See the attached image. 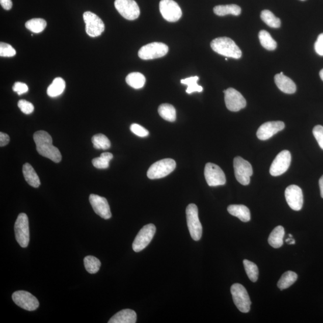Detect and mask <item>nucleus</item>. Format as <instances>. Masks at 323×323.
<instances>
[{
	"mask_svg": "<svg viewBox=\"0 0 323 323\" xmlns=\"http://www.w3.org/2000/svg\"><path fill=\"white\" fill-rule=\"evenodd\" d=\"M298 280V275L292 271H287L281 276L277 286L281 290L286 289L293 285Z\"/></svg>",
	"mask_w": 323,
	"mask_h": 323,
	"instance_id": "obj_29",
	"label": "nucleus"
},
{
	"mask_svg": "<svg viewBox=\"0 0 323 323\" xmlns=\"http://www.w3.org/2000/svg\"><path fill=\"white\" fill-rule=\"evenodd\" d=\"M259 39L261 45H262L264 49L268 50H274L276 49L277 47V42L273 39L271 34L266 32V31H260L259 34Z\"/></svg>",
	"mask_w": 323,
	"mask_h": 323,
	"instance_id": "obj_30",
	"label": "nucleus"
},
{
	"mask_svg": "<svg viewBox=\"0 0 323 323\" xmlns=\"http://www.w3.org/2000/svg\"><path fill=\"white\" fill-rule=\"evenodd\" d=\"M92 142L96 149H109L111 146V141L104 134L98 133L93 136Z\"/></svg>",
	"mask_w": 323,
	"mask_h": 323,
	"instance_id": "obj_33",
	"label": "nucleus"
},
{
	"mask_svg": "<svg viewBox=\"0 0 323 323\" xmlns=\"http://www.w3.org/2000/svg\"><path fill=\"white\" fill-rule=\"evenodd\" d=\"M289 237H290V238H292V237H293V235H292L290 234V235H289Z\"/></svg>",
	"mask_w": 323,
	"mask_h": 323,
	"instance_id": "obj_49",
	"label": "nucleus"
},
{
	"mask_svg": "<svg viewBox=\"0 0 323 323\" xmlns=\"http://www.w3.org/2000/svg\"><path fill=\"white\" fill-rule=\"evenodd\" d=\"M314 47L316 53L319 56H323V33L318 36Z\"/></svg>",
	"mask_w": 323,
	"mask_h": 323,
	"instance_id": "obj_43",
	"label": "nucleus"
},
{
	"mask_svg": "<svg viewBox=\"0 0 323 323\" xmlns=\"http://www.w3.org/2000/svg\"><path fill=\"white\" fill-rule=\"evenodd\" d=\"M156 226L153 224L145 225L140 230L132 244V249L134 252L139 253L146 248L155 234Z\"/></svg>",
	"mask_w": 323,
	"mask_h": 323,
	"instance_id": "obj_8",
	"label": "nucleus"
},
{
	"mask_svg": "<svg viewBox=\"0 0 323 323\" xmlns=\"http://www.w3.org/2000/svg\"><path fill=\"white\" fill-rule=\"evenodd\" d=\"M301 1H305V0H301Z\"/></svg>",
	"mask_w": 323,
	"mask_h": 323,
	"instance_id": "obj_50",
	"label": "nucleus"
},
{
	"mask_svg": "<svg viewBox=\"0 0 323 323\" xmlns=\"http://www.w3.org/2000/svg\"><path fill=\"white\" fill-rule=\"evenodd\" d=\"M260 18L267 25L271 28L278 29L281 26V20L275 16L273 12L268 10H264L261 12Z\"/></svg>",
	"mask_w": 323,
	"mask_h": 323,
	"instance_id": "obj_31",
	"label": "nucleus"
},
{
	"mask_svg": "<svg viewBox=\"0 0 323 323\" xmlns=\"http://www.w3.org/2000/svg\"><path fill=\"white\" fill-rule=\"evenodd\" d=\"M285 231L283 226H278L275 228L268 238V243L275 249L280 248L283 245Z\"/></svg>",
	"mask_w": 323,
	"mask_h": 323,
	"instance_id": "obj_24",
	"label": "nucleus"
},
{
	"mask_svg": "<svg viewBox=\"0 0 323 323\" xmlns=\"http://www.w3.org/2000/svg\"><path fill=\"white\" fill-rule=\"evenodd\" d=\"M10 142V137L8 134L0 132V146L4 147L8 145Z\"/></svg>",
	"mask_w": 323,
	"mask_h": 323,
	"instance_id": "obj_44",
	"label": "nucleus"
},
{
	"mask_svg": "<svg viewBox=\"0 0 323 323\" xmlns=\"http://www.w3.org/2000/svg\"><path fill=\"white\" fill-rule=\"evenodd\" d=\"M285 197L289 207L294 211H300L303 207L304 196L301 189L297 185H290L285 191Z\"/></svg>",
	"mask_w": 323,
	"mask_h": 323,
	"instance_id": "obj_17",
	"label": "nucleus"
},
{
	"mask_svg": "<svg viewBox=\"0 0 323 323\" xmlns=\"http://www.w3.org/2000/svg\"><path fill=\"white\" fill-rule=\"evenodd\" d=\"M115 6L120 14L126 19L135 20L140 15L139 5L134 0H115Z\"/></svg>",
	"mask_w": 323,
	"mask_h": 323,
	"instance_id": "obj_12",
	"label": "nucleus"
},
{
	"mask_svg": "<svg viewBox=\"0 0 323 323\" xmlns=\"http://www.w3.org/2000/svg\"><path fill=\"white\" fill-rule=\"evenodd\" d=\"M231 291L233 302L237 308L244 313L249 312L252 302L246 288L241 284L236 283L232 285Z\"/></svg>",
	"mask_w": 323,
	"mask_h": 323,
	"instance_id": "obj_5",
	"label": "nucleus"
},
{
	"mask_svg": "<svg viewBox=\"0 0 323 323\" xmlns=\"http://www.w3.org/2000/svg\"><path fill=\"white\" fill-rule=\"evenodd\" d=\"M33 138L37 152L40 155L48 158L54 163H60L62 160L60 151L53 145L52 139L49 133L39 130L34 133Z\"/></svg>",
	"mask_w": 323,
	"mask_h": 323,
	"instance_id": "obj_1",
	"label": "nucleus"
},
{
	"mask_svg": "<svg viewBox=\"0 0 323 323\" xmlns=\"http://www.w3.org/2000/svg\"><path fill=\"white\" fill-rule=\"evenodd\" d=\"M15 232L17 242L22 248L28 247L30 242V228L28 216L20 213L15 224Z\"/></svg>",
	"mask_w": 323,
	"mask_h": 323,
	"instance_id": "obj_6",
	"label": "nucleus"
},
{
	"mask_svg": "<svg viewBox=\"0 0 323 323\" xmlns=\"http://www.w3.org/2000/svg\"><path fill=\"white\" fill-rule=\"evenodd\" d=\"M65 88V82L63 78L57 77L54 79L52 83L47 88V94L50 97H57L64 92Z\"/></svg>",
	"mask_w": 323,
	"mask_h": 323,
	"instance_id": "obj_26",
	"label": "nucleus"
},
{
	"mask_svg": "<svg viewBox=\"0 0 323 323\" xmlns=\"http://www.w3.org/2000/svg\"><path fill=\"white\" fill-rule=\"evenodd\" d=\"M16 51L14 48L8 43H0V56L2 57H14Z\"/></svg>",
	"mask_w": 323,
	"mask_h": 323,
	"instance_id": "obj_38",
	"label": "nucleus"
},
{
	"mask_svg": "<svg viewBox=\"0 0 323 323\" xmlns=\"http://www.w3.org/2000/svg\"><path fill=\"white\" fill-rule=\"evenodd\" d=\"M228 211L235 217L238 218L243 222H249L251 219L250 209L244 205H231L228 207Z\"/></svg>",
	"mask_w": 323,
	"mask_h": 323,
	"instance_id": "obj_22",
	"label": "nucleus"
},
{
	"mask_svg": "<svg viewBox=\"0 0 323 323\" xmlns=\"http://www.w3.org/2000/svg\"><path fill=\"white\" fill-rule=\"evenodd\" d=\"M12 89L13 91L18 93L19 95L25 94L29 91L28 86L22 82H16Z\"/></svg>",
	"mask_w": 323,
	"mask_h": 323,
	"instance_id": "obj_42",
	"label": "nucleus"
},
{
	"mask_svg": "<svg viewBox=\"0 0 323 323\" xmlns=\"http://www.w3.org/2000/svg\"><path fill=\"white\" fill-rule=\"evenodd\" d=\"M0 4L6 10L11 9L13 6L12 0H0Z\"/></svg>",
	"mask_w": 323,
	"mask_h": 323,
	"instance_id": "obj_45",
	"label": "nucleus"
},
{
	"mask_svg": "<svg viewBox=\"0 0 323 323\" xmlns=\"http://www.w3.org/2000/svg\"><path fill=\"white\" fill-rule=\"evenodd\" d=\"M176 168V163L172 159H164L156 162L149 168L147 177L150 179H159L169 175Z\"/></svg>",
	"mask_w": 323,
	"mask_h": 323,
	"instance_id": "obj_3",
	"label": "nucleus"
},
{
	"mask_svg": "<svg viewBox=\"0 0 323 323\" xmlns=\"http://www.w3.org/2000/svg\"><path fill=\"white\" fill-rule=\"evenodd\" d=\"M130 129L132 132L140 137H146L149 134V131L146 129L139 124H137V123H133L131 125Z\"/></svg>",
	"mask_w": 323,
	"mask_h": 323,
	"instance_id": "obj_40",
	"label": "nucleus"
},
{
	"mask_svg": "<svg viewBox=\"0 0 323 323\" xmlns=\"http://www.w3.org/2000/svg\"><path fill=\"white\" fill-rule=\"evenodd\" d=\"M185 212L189 231L192 239L200 240L202 235V226L199 221L197 206L194 204L189 205Z\"/></svg>",
	"mask_w": 323,
	"mask_h": 323,
	"instance_id": "obj_4",
	"label": "nucleus"
},
{
	"mask_svg": "<svg viewBox=\"0 0 323 323\" xmlns=\"http://www.w3.org/2000/svg\"><path fill=\"white\" fill-rule=\"evenodd\" d=\"M295 240L293 238H290V241L288 242V245H294L295 244Z\"/></svg>",
	"mask_w": 323,
	"mask_h": 323,
	"instance_id": "obj_47",
	"label": "nucleus"
},
{
	"mask_svg": "<svg viewBox=\"0 0 323 323\" xmlns=\"http://www.w3.org/2000/svg\"><path fill=\"white\" fill-rule=\"evenodd\" d=\"M233 168L237 181L244 185L249 184L253 173L252 165L241 157L237 156L233 160Z\"/></svg>",
	"mask_w": 323,
	"mask_h": 323,
	"instance_id": "obj_7",
	"label": "nucleus"
},
{
	"mask_svg": "<svg viewBox=\"0 0 323 323\" xmlns=\"http://www.w3.org/2000/svg\"><path fill=\"white\" fill-rule=\"evenodd\" d=\"M136 312L132 309H126L116 313L109 321V323H135L137 322Z\"/></svg>",
	"mask_w": 323,
	"mask_h": 323,
	"instance_id": "obj_21",
	"label": "nucleus"
},
{
	"mask_svg": "<svg viewBox=\"0 0 323 323\" xmlns=\"http://www.w3.org/2000/svg\"><path fill=\"white\" fill-rule=\"evenodd\" d=\"M18 105L20 111H21L24 114L30 115L33 112L34 110V106L32 103L24 100V99L19 100Z\"/></svg>",
	"mask_w": 323,
	"mask_h": 323,
	"instance_id": "obj_39",
	"label": "nucleus"
},
{
	"mask_svg": "<svg viewBox=\"0 0 323 323\" xmlns=\"http://www.w3.org/2000/svg\"><path fill=\"white\" fill-rule=\"evenodd\" d=\"M319 189H320L321 197L323 198V176L319 180Z\"/></svg>",
	"mask_w": 323,
	"mask_h": 323,
	"instance_id": "obj_46",
	"label": "nucleus"
},
{
	"mask_svg": "<svg viewBox=\"0 0 323 323\" xmlns=\"http://www.w3.org/2000/svg\"><path fill=\"white\" fill-rule=\"evenodd\" d=\"M84 20L86 24V32L91 37L101 35L104 32V22L99 17L91 12H86L84 14Z\"/></svg>",
	"mask_w": 323,
	"mask_h": 323,
	"instance_id": "obj_10",
	"label": "nucleus"
},
{
	"mask_svg": "<svg viewBox=\"0 0 323 323\" xmlns=\"http://www.w3.org/2000/svg\"><path fill=\"white\" fill-rule=\"evenodd\" d=\"M291 156L289 151H282L275 158L270 167L271 176L277 177L286 173L291 164Z\"/></svg>",
	"mask_w": 323,
	"mask_h": 323,
	"instance_id": "obj_16",
	"label": "nucleus"
},
{
	"mask_svg": "<svg viewBox=\"0 0 323 323\" xmlns=\"http://www.w3.org/2000/svg\"><path fill=\"white\" fill-rule=\"evenodd\" d=\"M285 127L284 123L281 121L267 122L259 127L257 131V137L260 140H266L273 137Z\"/></svg>",
	"mask_w": 323,
	"mask_h": 323,
	"instance_id": "obj_19",
	"label": "nucleus"
},
{
	"mask_svg": "<svg viewBox=\"0 0 323 323\" xmlns=\"http://www.w3.org/2000/svg\"><path fill=\"white\" fill-rule=\"evenodd\" d=\"M227 109L231 112H238L245 108L247 105L246 99L240 92L233 88H228L223 91Z\"/></svg>",
	"mask_w": 323,
	"mask_h": 323,
	"instance_id": "obj_15",
	"label": "nucleus"
},
{
	"mask_svg": "<svg viewBox=\"0 0 323 323\" xmlns=\"http://www.w3.org/2000/svg\"><path fill=\"white\" fill-rule=\"evenodd\" d=\"M274 80L277 87L285 94H293L297 91V85L294 82L286 75L277 74L275 75Z\"/></svg>",
	"mask_w": 323,
	"mask_h": 323,
	"instance_id": "obj_20",
	"label": "nucleus"
},
{
	"mask_svg": "<svg viewBox=\"0 0 323 323\" xmlns=\"http://www.w3.org/2000/svg\"><path fill=\"white\" fill-rule=\"evenodd\" d=\"M113 158L112 153L109 152L103 153L98 157L94 158L92 163L93 166L98 169H106L109 167L110 161Z\"/></svg>",
	"mask_w": 323,
	"mask_h": 323,
	"instance_id": "obj_35",
	"label": "nucleus"
},
{
	"mask_svg": "<svg viewBox=\"0 0 323 323\" xmlns=\"http://www.w3.org/2000/svg\"><path fill=\"white\" fill-rule=\"evenodd\" d=\"M24 178L31 186L37 188L40 186V180L33 167L29 163L23 165L22 168Z\"/></svg>",
	"mask_w": 323,
	"mask_h": 323,
	"instance_id": "obj_23",
	"label": "nucleus"
},
{
	"mask_svg": "<svg viewBox=\"0 0 323 323\" xmlns=\"http://www.w3.org/2000/svg\"><path fill=\"white\" fill-rule=\"evenodd\" d=\"M84 264L86 270L89 274H94L98 272L101 263L97 257L88 256L85 257Z\"/></svg>",
	"mask_w": 323,
	"mask_h": 323,
	"instance_id": "obj_34",
	"label": "nucleus"
},
{
	"mask_svg": "<svg viewBox=\"0 0 323 323\" xmlns=\"http://www.w3.org/2000/svg\"><path fill=\"white\" fill-rule=\"evenodd\" d=\"M12 299L17 305L26 311H35L39 307V301L28 291H15L12 294Z\"/></svg>",
	"mask_w": 323,
	"mask_h": 323,
	"instance_id": "obj_14",
	"label": "nucleus"
},
{
	"mask_svg": "<svg viewBox=\"0 0 323 323\" xmlns=\"http://www.w3.org/2000/svg\"><path fill=\"white\" fill-rule=\"evenodd\" d=\"M168 47L166 44L154 42L146 44L139 51V57L144 60L157 59L166 56Z\"/></svg>",
	"mask_w": 323,
	"mask_h": 323,
	"instance_id": "obj_9",
	"label": "nucleus"
},
{
	"mask_svg": "<svg viewBox=\"0 0 323 323\" xmlns=\"http://www.w3.org/2000/svg\"><path fill=\"white\" fill-rule=\"evenodd\" d=\"M214 12L216 15L224 16L228 15L239 16L241 13V9L238 5H220L214 7Z\"/></svg>",
	"mask_w": 323,
	"mask_h": 323,
	"instance_id": "obj_25",
	"label": "nucleus"
},
{
	"mask_svg": "<svg viewBox=\"0 0 323 323\" xmlns=\"http://www.w3.org/2000/svg\"><path fill=\"white\" fill-rule=\"evenodd\" d=\"M146 77L140 73H130L126 78L127 84L136 89L142 88L146 83Z\"/></svg>",
	"mask_w": 323,
	"mask_h": 323,
	"instance_id": "obj_28",
	"label": "nucleus"
},
{
	"mask_svg": "<svg viewBox=\"0 0 323 323\" xmlns=\"http://www.w3.org/2000/svg\"><path fill=\"white\" fill-rule=\"evenodd\" d=\"M89 201L96 214L105 220L112 218L111 208L106 198L97 195L91 194L89 197Z\"/></svg>",
	"mask_w": 323,
	"mask_h": 323,
	"instance_id": "obj_18",
	"label": "nucleus"
},
{
	"mask_svg": "<svg viewBox=\"0 0 323 323\" xmlns=\"http://www.w3.org/2000/svg\"><path fill=\"white\" fill-rule=\"evenodd\" d=\"M161 118L168 122H173L176 120V111L173 105L169 104H161L158 109Z\"/></svg>",
	"mask_w": 323,
	"mask_h": 323,
	"instance_id": "obj_27",
	"label": "nucleus"
},
{
	"mask_svg": "<svg viewBox=\"0 0 323 323\" xmlns=\"http://www.w3.org/2000/svg\"><path fill=\"white\" fill-rule=\"evenodd\" d=\"M159 9L163 18L168 22H177L182 16L180 7L173 0H161Z\"/></svg>",
	"mask_w": 323,
	"mask_h": 323,
	"instance_id": "obj_13",
	"label": "nucleus"
},
{
	"mask_svg": "<svg viewBox=\"0 0 323 323\" xmlns=\"http://www.w3.org/2000/svg\"><path fill=\"white\" fill-rule=\"evenodd\" d=\"M246 272L249 279L252 282H256L258 279L259 269L256 264L249 260H244Z\"/></svg>",
	"mask_w": 323,
	"mask_h": 323,
	"instance_id": "obj_36",
	"label": "nucleus"
},
{
	"mask_svg": "<svg viewBox=\"0 0 323 323\" xmlns=\"http://www.w3.org/2000/svg\"><path fill=\"white\" fill-rule=\"evenodd\" d=\"M319 76H320L321 80L323 81V69L319 72Z\"/></svg>",
	"mask_w": 323,
	"mask_h": 323,
	"instance_id": "obj_48",
	"label": "nucleus"
},
{
	"mask_svg": "<svg viewBox=\"0 0 323 323\" xmlns=\"http://www.w3.org/2000/svg\"><path fill=\"white\" fill-rule=\"evenodd\" d=\"M46 26V20L41 18L32 19L25 23L26 28L34 33H42Z\"/></svg>",
	"mask_w": 323,
	"mask_h": 323,
	"instance_id": "obj_32",
	"label": "nucleus"
},
{
	"mask_svg": "<svg viewBox=\"0 0 323 323\" xmlns=\"http://www.w3.org/2000/svg\"><path fill=\"white\" fill-rule=\"evenodd\" d=\"M198 80L199 77L198 76L191 77L183 79L181 80V83L187 86L186 92L188 94H191L194 92H201L203 91V88L197 84Z\"/></svg>",
	"mask_w": 323,
	"mask_h": 323,
	"instance_id": "obj_37",
	"label": "nucleus"
},
{
	"mask_svg": "<svg viewBox=\"0 0 323 323\" xmlns=\"http://www.w3.org/2000/svg\"><path fill=\"white\" fill-rule=\"evenodd\" d=\"M212 49L215 52L228 58L239 59L242 57V51L236 45L234 41L228 37H219L211 43Z\"/></svg>",
	"mask_w": 323,
	"mask_h": 323,
	"instance_id": "obj_2",
	"label": "nucleus"
},
{
	"mask_svg": "<svg viewBox=\"0 0 323 323\" xmlns=\"http://www.w3.org/2000/svg\"><path fill=\"white\" fill-rule=\"evenodd\" d=\"M312 133L319 147L323 150V126L321 125L315 126L312 130Z\"/></svg>",
	"mask_w": 323,
	"mask_h": 323,
	"instance_id": "obj_41",
	"label": "nucleus"
},
{
	"mask_svg": "<svg viewBox=\"0 0 323 323\" xmlns=\"http://www.w3.org/2000/svg\"><path fill=\"white\" fill-rule=\"evenodd\" d=\"M204 176L209 186H219L226 183V179L224 172L221 167L214 164H206Z\"/></svg>",
	"mask_w": 323,
	"mask_h": 323,
	"instance_id": "obj_11",
	"label": "nucleus"
}]
</instances>
